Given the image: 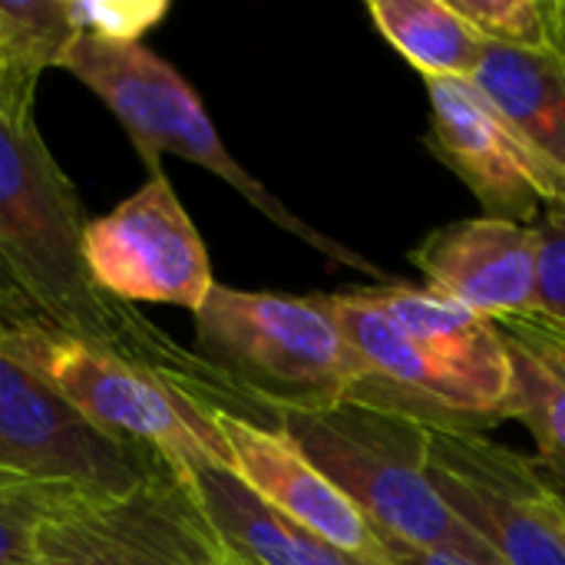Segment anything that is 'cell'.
Instances as JSON below:
<instances>
[{"mask_svg": "<svg viewBox=\"0 0 565 565\" xmlns=\"http://www.w3.org/2000/svg\"><path fill=\"white\" fill-rule=\"evenodd\" d=\"M169 0H66L76 36H93L116 46L142 43L169 17Z\"/></svg>", "mask_w": 565, "mask_h": 565, "instance_id": "d6986e66", "label": "cell"}, {"mask_svg": "<svg viewBox=\"0 0 565 565\" xmlns=\"http://www.w3.org/2000/svg\"><path fill=\"white\" fill-rule=\"evenodd\" d=\"M0 351L46 381L96 430L159 454L175 473L202 463L232 470L218 407L179 381L43 321L3 331Z\"/></svg>", "mask_w": 565, "mask_h": 565, "instance_id": "8992f818", "label": "cell"}, {"mask_svg": "<svg viewBox=\"0 0 565 565\" xmlns=\"http://www.w3.org/2000/svg\"><path fill=\"white\" fill-rule=\"evenodd\" d=\"M179 477L199 500L225 550L242 565H387L348 556L301 530L258 493H252L235 470L202 463L182 470Z\"/></svg>", "mask_w": 565, "mask_h": 565, "instance_id": "4fadbf2b", "label": "cell"}, {"mask_svg": "<svg viewBox=\"0 0 565 565\" xmlns=\"http://www.w3.org/2000/svg\"><path fill=\"white\" fill-rule=\"evenodd\" d=\"M364 295L430 358L450 367L497 420L510 417L513 354L503 328L477 311L414 285L364 288Z\"/></svg>", "mask_w": 565, "mask_h": 565, "instance_id": "7c38bea8", "label": "cell"}, {"mask_svg": "<svg viewBox=\"0 0 565 565\" xmlns=\"http://www.w3.org/2000/svg\"><path fill=\"white\" fill-rule=\"evenodd\" d=\"M470 79L533 149L565 172V50L487 46Z\"/></svg>", "mask_w": 565, "mask_h": 565, "instance_id": "5bb4252c", "label": "cell"}, {"mask_svg": "<svg viewBox=\"0 0 565 565\" xmlns=\"http://www.w3.org/2000/svg\"><path fill=\"white\" fill-rule=\"evenodd\" d=\"M533 228L540 238L536 318L565 331V205L546 209Z\"/></svg>", "mask_w": 565, "mask_h": 565, "instance_id": "44dd1931", "label": "cell"}, {"mask_svg": "<svg viewBox=\"0 0 565 565\" xmlns=\"http://www.w3.org/2000/svg\"><path fill=\"white\" fill-rule=\"evenodd\" d=\"M76 30L66 0H0V56L7 73L36 93L46 70H60Z\"/></svg>", "mask_w": 565, "mask_h": 565, "instance_id": "e0dca14e", "label": "cell"}, {"mask_svg": "<svg viewBox=\"0 0 565 565\" xmlns=\"http://www.w3.org/2000/svg\"><path fill=\"white\" fill-rule=\"evenodd\" d=\"M169 463L96 430L46 381L0 351V513L33 530L139 493Z\"/></svg>", "mask_w": 565, "mask_h": 565, "instance_id": "3957f363", "label": "cell"}, {"mask_svg": "<svg viewBox=\"0 0 565 565\" xmlns=\"http://www.w3.org/2000/svg\"><path fill=\"white\" fill-rule=\"evenodd\" d=\"M83 232L76 185L50 156L33 116L0 109V262L46 324L132 358L212 407L258 424L252 404L209 361L175 344L132 305L96 288L83 258Z\"/></svg>", "mask_w": 565, "mask_h": 565, "instance_id": "6da1fadb", "label": "cell"}, {"mask_svg": "<svg viewBox=\"0 0 565 565\" xmlns=\"http://www.w3.org/2000/svg\"><path fill=\"white\" fill-rule=\"evenodd\" d=\"M36 321L46 324L40 308L30 301V295L20 288V281L10 275V268L0 262V334L23 328V324H36Z\"/></svg>", "mask_w": 565, "mask_h": 565, "instance_id": "603a6c76", "label": "cell"}, {"mask_svg": "<svg viewBox=\"0 0 565 565\" xmlns=\"http://www.w3.org/2000/svg\"><path fill=\"white\" fill-rule=\"evenodd\" d=\"M430 480L503 565H565V497L540 463L483 430L427 427Z\"/></svg>", "mask_w": 565, "mask_h": 565, "instance_id": "52a82bcc", "label": "cell"}, {"mask_svg": "<svg viewBox=\"0 0 565 565\" xmlns=\"http://www.w3.org/2000/svg\"><path fill=\"white\" fill-rule=\"evenodd\" d=\"M218 427L232 450V470L252 493L334 550L384 563L374 523L278 427L228 411H218Z\"/></svg>", "mask_w": 565, "mask_h": 565, "instance_id": "8fae6325", "label": "cell"}, {"mask_svg": "<svg viewBox=\"0 0 565 565\" xmlns=\"http://www.w3.org/2000/svg\"><path fill=\"white\" fill-rule=\"evenodd\" d=\"M510 341L513 354V397H510V417H516L533 444H536V463L553 477V483L565 497V377L550 367L543 358L526 351L520 341Z\"/></svg>", "mask_w": 565, "mask_h": 565, "instance_id": "2e32d148", "label": "cell"}, {"mask_svg": "<svg viewBox=\"0 0 565 565\" xmlns=\"http://www.w3.org/2000/svg\"><path fill=\"white\" fill-rule=\"evenodd\" d=\"M367 13L381 36L427 79H470L490 46L450 0H371Z\"/></svg>", "mask_w": 565, "mask_h": 565, "instance_id": "9a60e30c", "label": "cell"}, {"mask_svg": "<svg viewBox=\"0 0 565 565\" xmlns=\"http://www.w3.org/2000/svg\"><path fill=\"white\" fill-rule=\"evenodd\" d=\"M271 420L354 500L374 530L467 565H503L437 493L427 424L364 401H341L318 411H275Z\"/></svg>", "mask_w": 565, "mask_h": 565, "instance_id": "7a4b0ae2", "label": "cell"}, {"mask_svg": "<svg viewBox=\"0 0 565 565\" xmlns=\"http://www.w3.org/2000/svg\"><path fill=\"white\" fill-rule=\"evenodd\" d=\"M430 149L480 199L487 215L536 222L565 205V172L533 149L473 79L430 76Z\"/></svg>", "mask_w": 565, "mask_h": 565, "instance_id": "9c48e42d", "label": "cell"}, {"mask_svg": "<svg viewBox=\"0 0 565 565\" xmlns=\"http://www.w3.org/2000/svg\"><path fill=\"white\" fill-rule=\"evenodd\" d=\"M195 354L255 414L334 407L354 394L364 364L321 295L291 298L215 285L195 311Z\"/></svg>", "mask_w": 565, "mask_h": 565, "instance_id": "277c9868", "label": "cell"}, {"mask_svg": "<svg viewBox=\"0 0 565 565\" xmlns=\"http://www.w3.org/2000/svg\"><path fill=\"white\" fill-rule=\"evenodd\" d=\"M83 258L96 288L122 305H175L195 315L215 288L202 235L166 172L86 222Z\"/></svg>", "mask_w": 565, "mask_h": 565, "instance_id": "ba28073f", "label": "cell"}, {"mask_svg": "<svg viewBox=\"0 0 565 565\" xmlns=\"http://www.w3.org/2000/svg\"><path fill=\"white\" fill-rule=\"evenodd\" d=\"M377 543H381V556L387 565H467L454 556H444V553H427V550H417L384 530H377Z\"/></svg>", "mask_w": 565, "mask_h": 565, "instance_id": "d4e9b609", "label": "cell"}, {"mask_svg": "<svg viewBox=\"0 0 565 565\" xmlns=\"http://www.w3.org/2000/svg\"><path fill=\"white\" fill-rule=\"evenodd\" d=\"M427 288L497 324L536 318L540 238L513 218H463L434 228L414 252Z\"/></svg>", "mask_w": 565, "mask_h": 565, "instance_id": "30bf717a", "label": "cell"}, {"mask_svg": "<svg viewBox=\"0 0 565 565\" xmlns=\"http://www.w3.org/2000/svg\"><path fill=\"white\" fill-rule=\"evenodd\" d=\"M556 20H559V43H556V46L565 50V0L556 3Z\"/></svg>", "mask_w": 565, "mask_h": 565, "instance_id": "4316f807", "label": "cell"}, {"mask_svg": "<svg viewBox=\"0 0 565 565\" xmlns=\"http://www.w3.org/2000/svg\"><path fill=\"white\" fill-rule=\"evenodd\" d=\"M36 530L0 513V565H36Z\"/></svg>", "mask_w": 565, "mask_h": 565, "instance_id": "cb8c5ba5", "label": "cell"}, {"mask_svg": "<svg viewBox=\"0 0 565 565\" xmlns=\"http://www.w3.org/2000/svg\"><path fill=\"white\" fill-rule=\"evenodd\" d=\"M36 565H60V563H53V559H43V556H40V563Z\"/></svg>", "mask_w": 565, "mask_h": 565, "instance_id": "83f0119b", "label": "cell"}, {"mask_svg": "<svg viewBox=\"0 0 565 565\" xmlns=\"http://www.w3.org/2000/svg\"><path fill=\"white\" fill-rule=\"evenodd\" d=\"M507 338L520 341L526 351H533L536 358H543L550 367H556L565 377V331L553 328L540 318H526V321H507L500 324Z\"/></svg>", "mask_w": 565, "mask_h": 565, "instance_id": "7402d4cb", "label": "cell"}, {"mask_svg": "<svg viewBox=\"0 0 565 565\" xmlns=\"http://www.w3.org/2000/svg\"><path fill=\"white\" fill-rule=\"evenodd\" d=\"M60 70L73 73L89 93L103 99V106L119 119V126L129 132L139 159L146 162L149 175L162 172L159 156L172 152L185 162L202 166L205 172L218 175L225 185H232L245 202H252L265 218H271L278 228L291 232L315 252L328 258V265H344L354 271H364L377 281H391V275L358 255L354 248L328 238L315 225H308L301 215H295L281 199H275L252 172L238 166V159L225 149L218 129L212 126L202 99L185 83V76L166 63L159 53H152L142 43L116 46L93 36H76L60 63Z\"/></svg>", "mask_w": 565, "mask_h": 565, "instance_id": "5b68a950", "label": "cell"}, {"mask_svg": "<svg viewBox=\"0 0 565 565\" xmlns=\"http://www.w3.org/2000/svg\"><path fill=\"white\" fill-rule=\"evenodd\" d=\"M0 109L10 113V116H33V89L20 86L7 66H3V56H0Z\"/></svg>", "mask_w": 565, "mask_h": 565, "instance_id": "484cf974", "label": "cell"}, {"mask_svg": "<svg viewBox=\"0 0 565 565\" xmlns=\"http://www.w3.org/2000/svg\"><path fill=\"white\" fill-rule=\"evenodd\" d=\"M450 3L490 46L543 50L559 43L556 3H540V0H450Z\"/></svg>", "mask_w": 565, "mask_h": 565, "instance_id": "ac0fdd59", "label": "cell"}, {"mask_svg": "<svg viewBox=\"0 0 565 565\" xmlns=\"http://www.w3.org/2000/svg\"><path fill=\"white\" fill-rule=\"evenodd\" d=\"M36 550L43 559L60 565H162L159 559L106 540L79 523H53L36 530Z\"/></svg>", "mask_w": 565, "mask_h": 565, "instance_id": "ffe728a7", "label": "cell"}]
</instances>
